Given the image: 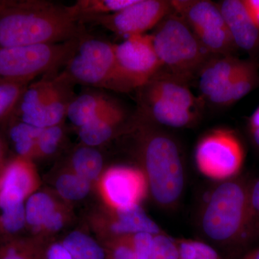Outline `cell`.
<instances>
[{
  "label": "cell",
  "mask_w": 259,
  "mask_h": 259,
  "mask_svg": "<svg viewBox=\"0 0 259 259\" xmlns=\"http://www.w3.org/2000/svg\"><path fill=\"white\" fill-rule=\"evenodd\" d=\"M181 259H223L212 246L192 239H177Z\"/></svg>",
  "instance_id": "f546056e"
},
{
  "label": "cell",
  "mask_w": 259,
  "mask_h": 259,
  "mask_svg": "<svg viewBox=\"0 0 259 259\" xmlns=\"http://www.w3.org/2000/svg\"><path fill=\"white\" fill-rule=\"evenodd\" d=\"M141 136L140 154L148 189L158 205L171 208L185 190L180 148L171 137L160 131H147Z\"/></svg>",
  "instance_id": "3957f363"
},
{
  "label": "cell",
  "mask_w": 259,
  "mask_h": 259,
  "mask_svg": "<svg viewBox=\"0 0 259 259\" xmlns=\"http://www.w3.org/2000/svg\"><path fill=\"white\" fill-rule=\"evenodd\" d=\"M243 259H259V248L247 255Z\"/></svg>",
  "instance_id": "b9f144b4"
},
{
  "label": "cell",
  "mask_w": 259,
  "mask_h": 259,
  "mask_svg": "<svg viewBox=\"0 0 259 259\" xmlns=\"http://www.w3.org/2000/svg\"><path fill=\"white\" fill-rule=\"evenodd\" d=\"M172 9L188 25L194 35L227 28L219 6L208 0H174Z\"/></svg>",
  "instance_id": "7c38bea8"
},
{
  "label": "cell",
  "mask_w": 259,
  "mask_h": 259,
  "mask_svg": "<svg viewBox=\"0 0 259 259\" xmlns=\"http://www.w3.org/2000/svg\"><path fill=\"white\" fill-rule=\"evenodd\" d=\"M71 162L74 173L90 182L100 176L103 168L101 153L96 148L88 146L78 148Z\"/></svg>",
  "instance_id": "4316f807"
},
{
  "label": "cell",
  "mask_w": 259,
  "mask_h": 259,
  "mask_svg": "<svg viewBox=\"0 0 259 259\" xmlns=\"http://www.w3.org/2000/svg\"><path fill=\"white\" fill-rule=\"evenodd\" d=\"M153 45L162 68L185 81L199 73L210 58L187 23L172 10L151 34Z\"/></svg>",
  "instance_id": "277c9868"
},
{
  "label": "cell",
  "mask_w": 259,
  "mask_h": 259,
  "mask_svg": "<svg viewBox=\"0 0 259 259\" xmlns=\"http://www.w3.org/2000/svg\"><path fill=\"white\" fill-rule=\"evenodd\" d=\"M83 36L69 6L45 0L15 1L0 14V49L56 44Z\"/></svg>",
  "instance_id": "6da1fadb"
},
{
  "label": "cell",
  "mask_w": 259,
  "mask_h": 259,
  "mask_svg": "<svg viewBox=\"0 0 259 259\" xmlns=\"http://www.w3.org/2000/svg\"><path fill=\"white\" fill-rule=\"evenodd\" d=\"M14 3L15 1L13 0H0V14H2Z\"/></svg>",
  "instance_id": "ab89813d"
},
{
  "label": "cell",
  "mask_w": 259,
  "mask_h": 259,
  "mask_svg": "<svg viewBox=\"0 0 259 259\" xmlns=\"http://www.w3.org/2000/svg\"><path fill=\"white\" fill-rule=\"evenodd\" d=\"M25 221L34 231L44 227L48 218L56 210L55 202L49 194L37 192L29 196L25 204Z\"/></svg>",
  "instance_id": "d4e9b609"
},
{
  "label": "cell",
  "mask_w": 259,
  "mask_h": 259,
  "mask_svg": "<svg viewBox=\"0 0 259 259\" xmlns=\"http://www.w3.org/2000/svg\"><path fill=\"white\" fill-rule=\"evenodd\" d=\"M35 185V170L30 158L17 156L5 165L0 175V192L25 200Z\"/></svg>",
  "instance_id": "9a60e30c"
},
{
  "label": "cell",
  "mask_w": 259,
  "mask_h": 259,
  "mask_svg": "<svg viewBox=\"0 0 259 259\" xmlns=\"http://www.w3.org/2000/svg\"><path fill=\"white\" fill-rule=\"evenodd\" d=\"M63 136L64 129L61 124L42 129L37 139V156H49L55 153Z\"/></svg>",
  "instance_id": "1f68e13d"
},
{
  "label": "cell",
  "mask_w": 259,
  "mask_h": 259,
  "mask_svg": "<svg viewBox=\"0 0 259 259\" xmlns=\"http://www.w3.org/2000/svg\"><path fill=\"white\" fill-rule=\"evenodd\" d=\"M28 84L0 82V122L13 115Z\"/></svg>",
  "instance_id": "f1b7e54d"
},
{
  "label": "cell",
  "mask_w": 259,
  "mask_h": 259,
  "mask_svg": "<svg viewBox=\"0 0 259 259\" xmlns=\"http://www.w3.org/2000/svg\"><path fill=\"white\" fill-rule=\"evenodd\" d=\"M251 132L252 138L255 144L259 148V127L258 128L250 129Z\"/></svg>",
  "instance_id": "60d3db41"
},
{
  "label": "cell",
  "mask_w": 259,
  "mask_h": 259,
  "mask_svg": "<svg viewBox=\"0 0 259 259\" xmlns=\"http://www.w3.org/2000/svg\"><path fill=\"white\" fill-rule=\"evenodd\" d=\"M250 202L254 223H259V180L250 186Z\"/></svg>",
  "instance_id": "e575fe53"
},
{
  "label": "cell",
  "mask_w": 259,
  "mask_h": 259,
  "mask_svg": "<svg viewBox=\"0 0 259 259\" xmlns=\"http://www.w3.org/2000/svg\"><path fill=\"white\" fill-rule=\"evenodd\" d=\"M62 244L74 259H107L106 252L101 245L81 232L70 233Z\"/></svg>",
  "instance_id": "484cf974"
},
{
  "label": "cell",
  "mask_w": 259,
  "mask_h": 259,
  "mask_svg": "<svg viewBox=\"0 0 259 259\" xmlns=\"http://www.w3.org/2000/svg\"><path fill=\"white\" fill-rule=\"evenodd\" d=\"M5 165H6V163H5L4 144H3V141L0 138V175H1L3 170L4 169Z\"/></svg>",
  "instance_id": "f35d334b"
},
{
  "label": "cell",
  "mask_w": 259,
  "mask_h": 259,
  "mask_svg": "<svg viewBox=\"0 0 259 259\" xmlns=\"http://www.w3.org/2000/svg\"><path fill=\"white\" fill-rule=\"evenodd\" d=\"M56 188L63 198L78 201L88 196L91 189V184L75 173L64 174L56 181Z\"/></svg>",
  "instance_id": "83f0119b"
},
{
  "label": "cell",
  "mask_w": 259,
  "mask_h": 259,
  "mask_svg": "<svg viewBox=\"0 0 259 259\" xmlns=\"http://www.w3.org/2000/svg\"><path fill=\"white\" fill-rule=\"evenodd\" d=\"M64 218L62 213L56 209L55 212L48 218L47 222L44 224L42 228L48 231L56 232L59 231L64 226Z\"/></svg>",
  "instance_id": "d590c367"
},
{
  "label": "cell",
  "mask_w": 259,
  "mask_h": 259,
  "mask_svg": "<svg viewBox=\"0 0 259 259\" xmlns=\"http://www.w3.org/2000/svg\"><path fill=\"white\" fill-rule=\"evenodd\" d=\"M35 253L30 243L15 237L0 242V259H37Z\"/></svg>",
  "instance_id": "4dcf8cb0"
},
{
  "label": "cell",
  "mask_w": 259,
  "mask_h": 259,
  "mask_svg": "<svg viewBox=\"0 0 259 259\" xmlns=\"http://www.w3.org/2000/svg\"><path fill=\"white\" fill-rule=\"evenodd\" d=\"M135 1L136 0H78L74 5L69 6V8L81 23L85 18L117 13L132 5Z\"/></svg>",
  "instance_id": "603a6c76"
},
{
  "label": "cell",
  "mask_w": 259,
  "mask_h": 259,
  "mask_svg": "<svg viewBox=\"0 0 259 259\" xmlns=\"http://www.w3.org/2000/svg\"><path fill=\"white\" fill-rule=\"evenodd\" d=\"M171 1L136 0L134 3L113 14L83 19L81 23L101 25L120 36L144 35L157 26L171 13Z\"/></svg>",
  "instance_id": "9c48e42d"
},
{
  "label": "cell",
  "mask_w": 259,
  "mask_h": 259,
  "mask_svg": "<svg viewBox=\"0 0 259 259\" xmlns=\"http://www.w3.org/2000/svg\"><path fill=\"white\" fill-rule=\"evenodd\" d=\"M245 61L233 56L209 59L199 72V89L207 98L221 91L241 69Z\"/></svg>",
  "instance_id": "5bb4252c"
},
{
  "label": "cell",
  "mask_w": 259,
  "mask_h": 259,
  "mask_svg": "<svg viewBox=\"0 0 259 259\" xmlns=\"http://www.w3.org/2000/svg\"><path fill=\"white\" fill-rule=\"evenodd\" d=\"M250 129L258 128L259 127V106L250 116L249 120Z\"/></svg>",
  "instance_id": "74e56055"
},
{
  "label": "cell",
  "mask_w": 259,
  "mask_h": 259,
  "mask_svg": "<svg viewBox=\"0 0 259 259\" xmlns=\"http://www.w3.org/2000/svg\"><path fill=\"white\" fill-rule=\"evenodd\" d=\"M110 229L119 238L139 233L158 234L162 232L159 226L145 212L140 204L115 210V218Z\"/></svg>",
  "instance_id": "ffe728a7"
},
{
  "label": "cell",
  "mask_w": 259,
  "mask_h": 259,
  "mask_svg": "<svg viewBox=\"0 0 259 259\" xmlns=\"http://www.w3.org/2000/svg\"><path fill=\"white\" fill-rule=\"evenodd\" d=\"M115 51L123 92L142 88L161 69L151 35L127 37L120 44H115Z\"/></svg>",
  "instance_id": "ba28073f"
},
{
  "label": "cell",
  "mask_w": 259,
  "mask_h": 259,
  "mask_svg": "<svg viewBox=\"0 0 259 259\" xmlns=\"http://www.w3.org/2000/svg\"><path fill=\"white\" fill-rule=\"evenodd\" d=\"M194 158L202 175L223 182L233 179L241 171L244 162V149L233 131L214 130L199 141Z\"/></svg>",
  "instance_id": "52a82bcc"
},
{
  "label": "cell",
  "mask_w": 259,
  "mask_h": 259,
  "mask_svg": "<svg viewBox=\"0 0 259 259\" xmlns=\"http://www.w3.org/2000/svg\"><path fill=\"white\" fill-rule=\"evenodd\" d=\"M117 104L103 94L85 93L73 99L66 117L79 128L100 117Z\"/></svg>",
  "instance_id": "d6986e66"
},
{
  "label": "cell",
  "mask_w": 259,
  "mask_h": 259,
  "mask_svg": "<svg viewBox=\"0 0 259 259\" xmlns=\"http://www.w3.org/2000/svg\"><path fill=\"white\" fill-rule=\"evenodd\" d=\"M64 73L74 83L122 92L115 44L105 40L81 37L77 52Z\"/></svg>",
  "instance_id": "8992f818"
},
{
  "label": "cell",
  "mask_w": 259,
  "mask_h": 259,
  "mask_svg": "<svg viewBox=\"0 0 259 259\" xmlns=\"http://www.w3.org/2000/svg\"><path fill=\"white\" fill-rule=\"evenodd\" d=\"M254 223L250 202V186L241 180L223 181L209 194L199 225L204 236L218 244L241 241Z\"/></svg>",
  "instance_id": "7a4b0ae2"
},
{
  "label": "cell",
  "mask_w": 259,
  "mask_h": 259,
  "mask_svg": "<svg viewBox=\"0 0 259 259\" xmlns=\"http://www.w3.org/2000/svg\"><path fill=\"white\" fill-rule=\"evenodd\" d=\"M125 119V111L118 105L100 117L79 127V136L85 146L96 147L107 142Z\"/></svg>",
  "instance_id": "e0dca14e"
},
{
  "label": "cell",
  "mask_w": 259,
  "mask_h": 259,
  "mask_svg": "<svg viewBox=\"0 0 259 259\" xmlns=\"http://www.w3.org/2000/svg\"><path fill=\"white\" fill-rule=\"evenodd\" d=\"M17 120L10 129V138L18 156L31 158L37 156V143L42 130Z\"/></svg>",
  "instance_id": "cb8c5ba5"
},
{
  "label": "cell",
  "mask_w": 259,
  "mask_h": 259,
  "mask_svg": "<svg viewBox=\"0 0 259 259\" xmlns=\"http://www.w3.org/2000/svg\"><path fill=\"white\" fill-rule=\"evenodd\" d=\"M81 37L56 44L0 49V82L28 84L40 75L54 74L74 57Z\"/></svg>",
  "instance_id": "5b68a950"
},
{
  "label": "cell",
  "mask_w": 259,
  "mask_h": 259,
  "mask_svg": "<svg viewBox=\"0 0 259 259\" xmlns=\"http://www.w3.org/2000/svg\"><path fill=\"white\" fill-rule=\"evenodd\" d=\"M140 90L144 95L158 97L179 106L193 110L196 98L185 81L177 78H168L156 75Z\"/></svg>",
  "instance_id": "ac0fdd59"
},
{
  "label": "cell",
  "mask_w": 259,
  "mask_h": 259,
  "mask_svg": "<svg viewBox=\"0 0 259 259\" xmlns=\"http://www.w3.org/2000/svg\"><path fill=\"white\" fill-rule=\"evenodd\" d=\"M144 98L151 117L161 125L181 128L190 126L195 120V113L190 109L179 106L158 97L144 95Z\"/></svg>",
  "instance_id": "44dd1931"
},
{
  "label": "cell",
  "mask_w": 259,
  "mask_h": 259,
  "mask_svg": "<svg viewBox=\"0 0 259 259\" xmlns=\"http://www.w3.org/2000/svg\"><path fill=\"white\" fill-rule=\"evenodd\" d=\"M23 199L0 192V238H13L26 225Z\"/></svg>",
  "instance_id": "7402d4cb"
},
{
  "label": "cell",
  "mask_w": 259,
  "mask_h": 259,
  "mask_svg": "<svg viewBox=\"0 0 259 259\" xmlns=\"http://www.w3.org/2000/svg\"><path fill=\"white\" fill-rule=\"evenodd\" d=\"M258 83V65L253 61H245L230 82L208 99L216 105L228 106L246 96Z\"/></svg>",
  "instance_id": "2e32d148"
},
{
  "label": "cell",
  "mask_w": 259,
  "mask_h": 259,
  "mask_svg": "<svg viewBox=\"0 0 259 259\" xmlns=\"http://www.w3.org/2000/svg\"><path fill=\"white\" fill-rule=\"evenodd\" d=\"M74 84L64 72L55 77L53 76L47 100L32 125L46 128L62 124L75 97L72 90Z\"/></svg>",
  "instance_id": "4fadbf2b"
},
{
  "label": "cell",
  "mask_w": 259,
  "mask_h": 259,
  "mask_svg": "<svg viewBox=\"0 0 259 259\" xmlns=\"http://www.w3.org/2000/svg\"><path fill=\"white\" fill-rule=\"evenodd\" d=\"M155 259H181L176 240L161 232L154 235Z\"/></svg>",
  "instance_id": "d6a6232c"
},
{
  "label": "cell",
  "mask_w": 259,
  "mask_h": 259,
  "mask_svg": "<svg viewBox=\"0 0 259 259\" xmlns=\"http://www.w3.org/2000/svg\"><path fill=\"white\" fill-rule=\"evenodd\" d=\"M102 188L107 202L117 210L139 205L146 193L148 184L141 170L117 166L105 174Z\"/></svg>",
  "instance_id": "30bf717a"
},
{
  "label": "cell",
  "mask_w": 259,
  "mask_h": 259,
  "mask_svg": "<svg viewBox=\"0 0 259 259\" xmlns=\"http://www.w3.org/2000/svg\"><path fill=\"white\" fill-rule=\"evenodd\" d=\"M223 20L237 49L254 53L259 49V28L243 0H225L218 5Z\"/></svg>",
  "instance_id": "8fae6325"
},
{
  "label": "cell",
  "mask_w": 259,
  "mask_h": 259,
  "mask_svg": "<svg viewBox=\"0 0 259 259\" xmlns=\"http://www.w3.org/2000/svg\"><path fill=\"white\" fill-rule=\"evenodd\" d=\"M243 2L252 20L259 28V0H243Z\"/></svg>",
  "instance_id": "8d00e7d4"
},
{
  "label": "cell",
  "mask_w": 259,
  "mask_h": 259,
  "mask_svg": "<svg viewBox=\"0 0 259 259\" xmlns=\"http://www.w3.org/2000/svg\"><path fill=\"white\" fill-rule=\"evenodd\" d=\"M44 259H74L62 243L51 245L46 251Z\"/></svg>",
  "instance_id": "836d02e7"
}]
</instances>
